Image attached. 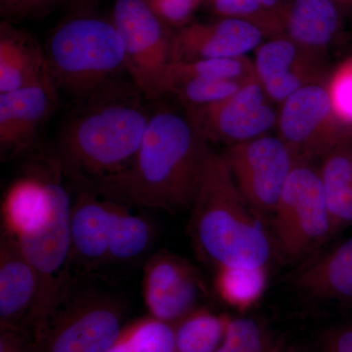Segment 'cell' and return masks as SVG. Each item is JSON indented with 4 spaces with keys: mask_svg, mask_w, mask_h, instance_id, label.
<instances>
[{
    "mask_svg": "<svg viewBox=\"0 0 352 352\" xmlns=\"http://www.w3.org/2000/svg\"><path fill=\"white\" fill-rule=\"evenodd\" d=\"M248 82L201 78H168L164 83V96L175 97L185 109L204 107L223 100Z\"/></svg>",
    "mask_w": 352,
    "mask_h": 352,
    "instance_id": "25",
    "label": "cell"
},
{
    "mask_svg": "<svg viewBox=\"0 0 352 352\" xmlns=\"http://www.w3.org/2000/svg\"><path fill=\"white\" fill-rule=\"evenodd\" d=\"M201 78L248 82L256 78V76L254 62L244 56L173 62L166 69L164 83L168 78Z\"/></svg>",
    "mask_w": 352,
    "mask_h": 352,
    "instance_id": "27",
    "label": "cell"
},
{
    "mask_svg": "<svg viewBox=\"0 0 352 352\" xmlns=\"http://www.w3.org/2000/svg\"><path fill=\"white\" fill-rule=\"evenodd\" d=\"M342 16L333 0H283L278 9L281 34L325 55L340 31Z\"/></svg>",
    "mask_w": 352,
    "mask_h": 352,
    "instance_id": "17",
    "label": "cell"
},
{
    "mask_svg": "<svg viewBox=\"0 0 352 352\" xmlns=\"http://www.w3.org/2000/svg\"><path fill=\"white\" fill-rule=\"evenodd\" d=\"M217 289L229 305L248 308L258 302L267 284L265 267H222L217 270Z\"/></svg>",
    "mask_w": 352,
    "mask_h": 352,
    "instance_id": "26",
    "label": "cell"
},
{
    "mask_svg": "<svg viewBox=\"0 0 352 352\" xmlns=\"http://www.w3.org/2000/svg\"><path fill=\"white\" fill-rule=\"evenodd\" d=\"M50 171L51 212L45 221L17 238L25 258L38 274V305L32 318V337L43 325L67 293L75 275L72 263V189L55 157Z\"/></svg>",
    "mask_w": 352,
    "mask_h": 352,
    "instance_id": "6",
    "label": "cell"
},
{
    "mask_svg": "<svg viewBox=\"0 0 352 352\" xmlns=\"http://www.w3.org/2000/svg\"><path fill=\"white\" fill-rule=\"evenodd\" d=\"M157 15L170 29L177 30L192 22L203 0H147Z\"/></svg>",
    "mask_w": 352,
    "mask_h": 352,
    "instance_id": "31",
    "label": "cell"
},
{
    "mask_svg": "<svg viewBox=\"0 0 352 352\" xmlns=\"http://www.w3.org/2000/svg\"><path fill=\"white\" fill-rule=\"evenodd\" d=\"M206 6L219 18H234L258 25L266 38L280 36L278 10L264 9L258 0H204Z\"/></svg>",
    "mask_w": 352,
    "mask_h": 352,
    "instance_id": "29",
    "label": "cell"
},
{
    "mask_svg": "<svg viewBox=\"0 0 352 352\" xmlns=\"http://www.w3.org/2000/svg\"><path fill=\"white\" fill-rule=\"evenodd\" d=\"M282 346L263 323L254 318L230 319L217 352H277Z\"/></svg>",
    "mask_w": 352,
    "mask_h": 352,
    "instance_id": "28",
    "label": "cell"
},
{
    "mask_svg": "<svg viewBox=\"0 0 352 352\" xmlns=\"http://www.w3.org/2000/svg\"><path fill=\"white\" fill-rule=\"evenodd\" d=\"M44 51L51 82L74 101L129 76L124 44L111 18L69 16L51 32Z\"/></svg>",
    "mask_w": 352,
    "mask_h": 352,
    "instance_id": "4",
    "label": "cell"
},
{
    "mask_svg": "<svg viewBox=\"0 0 352 352\" xmlns=\"http://www.w3.org/2000/svg\"><path fill=\"white\" fill-rule=\"evenodd\" d=\"M69 184L73 187L72 263L73 270L83 276L109 266V244L117 201L100 195L89 185Z\"/></svg>",
    "mask_w": 352,
    "mask_h": 352,
    "instance_id": "14",
    "label": "cell"
},
{
    "mask_svg": "<svg viewBox=\"0 0 352 352\" xmlns=\"http://www.w3.org/2000/svg\"><path fill=\"white\" fill-rule=\"evenodd\" d=\"M111 19L124 44L127 75L149 100H159L173 62V30L147 0H115Z\"/></svg>",
    "mask_w": 352,
    "mask_h": 352,
    "instance_id": "8",
    "label": "cell"
},
{
    "mask_svg": "<svg viewBox=\"0 0 352 352\" xmlns=\"http://www.w3.org/2000/svg\"><path fill=\"white\" fill-rule=\"evenodd\" d=\"M129 76L74 102L51 155L69 182L94 185L133 163L154 112Z\"/></svg>",
    "mask_w": 352,
    "mask_h": 352,
    "instance_id": "1",
    "label": "cell"
},
{
    "mask_svg": "<svg viewBox=\"0 0 352 352\" xmlns=\"http://www.w3.org/2000/svg\"><path fill=\"white\" fill-rule=\"evenodd\" d=\"M103 0H62V6L73 15L94 14Z\"/></svg>",
    "mask_w": 352,
    "mask_h": 352,
    "instance_id": "35",
    "label": "cell"
},
{
    "mask_svg": "<svg viewBox=\"0 0 352 352\" xmlns=\"http://www.w3.org/2000/svg\"><path fill=\"white\" fill-rule=\"evenodd\" d=\"M212 150L186 113L160 105L131 166L89 186L131 208L177 214L191 208Z\"/></svg>",
    "mask_w": 352,
    "mask_h": 352,
    "instance_id": "2",
    "label": "cell"
},
{
    "mask_svg": "<svg viewBox=\"0 0 352 352\" xmlns=\"http://www.w3.org/2000/svg\"><path fill=\"white\" fill-rule=\"evenodd\" d=\"M319 352H352V325L326 331L321 338Z\"/></svg>",
    "mask_w": 352,
    "mask_h": 352,
    "instance_id": "32",
    "label": "cell"
},
{
    "mask_svg": "<svg viewBox=\"0 0 352 352\" xmlns=\"http://www.w3.org/2000/svg\"><path fill=\"white\" fill-rule=\"evenodd\" d=\"M282 1H283V0H258L261 6H263L264 9H266V10L271 11V12L277 11L279 7L281 6Z\"/></svg>",
    "mask_w": 352,
    "mask_h": 352,
    "instance_id": "37",
    "label": "cell"
},
{
    "mask_svg": "<svg viewBox=\"0 0 352 352\" xmlns=\"http://www.w3.org/2000/svg\"><path fill=\"white\" fill-rule=\"evenodd\" d=\"M59 3H62V0H22L21 18L43 16Z\"/></svg>",
    "mask_w": 352,
    "mask_h": 352,
    "instance_id": "34",
    "label": "cell"
},
{
    "mask_svg": "<svg viewBox=\"0 0 352 352\" xmlns=\"http://www.w3.org/2000/svg\"><path fill=\"white\" fill-rule=\"evenodd\" d=\"M0 352H36V342L29 333L0 330Z\"/></svg>",
    "mask_w": 352,
    "mask_h": 352,
    "instance_id": "33",
    "label": "cell"
},
{
    "mask_svg": "<svg viewBox=\"0 0 352 352\" xmlns=\"http://www.w3.org/2000/svg\"><path fill=\"white\" fill-rule=\"evenodd\" d=\"M127 311L118 294L75 277L34 336L36 352H107L127 326Z\"/></svg>",
    "mask_w": 352,
    "mask_h": 352,
    "instance_id": "5",
    "label": "cell"
},
{
    "mask_svg": "<svg viewBox=\"0 0 352 352\" xmlns=\"http://www.w3.org/2000/svg\"><path fill=\"white\" fill-rule=\"evenodd\" d=\"M107 352H176L175 326L154 317L126 326Z\"/></svg>",
    "mask_w": 352,
    "mask_h": 352,
    "instance_id": "24",
    "label": "cell"
},
{
    "mask_svg": "<svg viewBox=\"0 0 352 352\" xmlns=\"http://www.w3.org/2000/svg\"><path fill=\"white\" fill-rule=\"evenodd\" d=\"M117 203L109 244V265L136 263L151 250L156 228L144 214Z\"/></svg>",
    "mask_w": 352,
    "mask_h": 352,
    "instance_id": "21",
    "label": "cell"
},
{
    "mask_svg": "<svg viewBox=\"0 0 352 352\" xmlns=\"http://www.w3.org/2000/svg\"><path fill=\"white\" fill-rule=\"evenodd\" d=\"M22 0H0V13L4 20L20 19Z\"/></svg>",
    "mask_w": 352,
    "mask_h": 352,
    "instance_id": "36",
    "label": "cell"
},
{
    "mask_svg": "<svg viewBox=\"0 0 352 352\" xmlns=\"http://www.w3.org/2000/svg\"><path fill=\"white\" fill-rule=\"evenodd\" d=\"M318 168L335 235L352 224V139L322 157Z\"/></svg>",
    "mask_w": 352,
    "mask_h": 352,
    "instance_id": "20",
    "label": "cell"
},
{
    "mask_svg": "<svg viewBox=\"0 0 352 352\" xmlns=\"http://www.w3.org/2000/svg\"><path fill=\"white\" fill-rule=\"evenodd\" d=\"M50 78L44 46L10 21L0 24V94Z\"/></svg>",
    "mask_w": 352,
    "mask_h": 352,
    "instance_id": "18",
    "label": "cell"
},
{
    "mask_svg": "<svg viewBox=\"0 0 352 352\" xmlns=\"http://www.w3.org/2000/svg\"><path fill=\"white\" fill-rule=\"evenodd\" d=\"M61 94L50 78L0 94V157L2 162L36 153L44 126L61 106Z\"/></svg>",
    "mask_w": 352,
    "mask_h": 352,
    "instance_id": "12",
    "label": "cell"
},
{
    "mask_svg": "<svg viewBox=\"0 0 352 352\" xmlns=\"http://www.w3.org/2000/svg\"><path fill=\"white\" fill-rule=\"evenodd\" d=\"M38 292V274L25 258L19 241L11 234L2 233L0 242L1 330L21 331L30 335Z\"/></svg>",
    "mask_w": 352,
    "mask_h": 352,
    "instance_id": "16",
    "label": "cell"
},
{
    "mask_svg": "<svg viewBox=\"0 0 352 352\" xmlns=\"http://www.w3.org/2000/svg\"><path fill=\"white\" fill-rule=\"evenodd\" d=\"M230 319L199 308L175 325L176 352H217Z\"/></svg>",
    "mask_w": 352,
    "mask_h": 352,
    "instance_id": "23",
    "label": "cell"
},
{
    "mask_svg": "<svg viewBox=\"0 0 352 352\" xmlns=\"http://www.w3.org/2000/svg\"><path fill=\"white\" fill-rule=\"evenodd\" d=\"M274 105L254 78L223 100L185 109V113L210 144L229 147L268 135L276 129L279 109Z\"/></svg>",
    "mask_w": 352,
    "mask_h": 352,
    "instance_id": "11",
    "label": "cell"
},
{
    "mask_svg": "<svg viewBox=\"0 0 352 352\" xmlns=\"http://www.w3.org/2000/svg\"><path fill=\"white\" fill-rule=\"evenodd\" d=\"M296 288L310 298L352 302V238L296 272Z\"/></svg>",
    "mask_w": 352,
    "mask_h": 352,
    "instance_id": "19",
    "label": "cell"
},
{
    "mask_svg": "<svg viewBox=\"0 0 352 352\" xmlns=\"http://www.w3.org/2000/svg\"><path fill=\"white\" fill-rule=\"evenodd\" d=\"M254 51V71L261 85L298 69L328 65L327 55L307 50L284 34L264 41Z\"/></svg>",
    "mask_w": 352,
    "mask_h": 352,
    "instance_id": "22",
    "label": "cell"
},
{
    "mask_svg": "<svg viewBox=\"0 0 352 352\" xmlns=\"http://www.w3.org/2000/svg\"><path fill=\"white\" fill-rule=\"evenodd\" d=\"M190 210L197 252L217 270L265 267L270 261L271 233L243 198L223 155L210 152Z\"/></svg>",
    "mask_w": 352,
    "mask_h": 352,
    "instance_id": "3",
    "label": "cell"
},
{
    "mask_svg": "<svg viewBox=\"0 0 352 352\" xmlns=\"http://www.w3.org/2000/svg\"><path fill=\"white\" fill-rule=\"evenodd\" d=\"M205 294L198 271L182 256L160 251L146 263L143 295L146 307L157 320L176 325L200 308Z\"/></svg>",
    "mask_w": 352,
    "mask_h": 352,
    "instance_id": "13",
    "label": "cell"
},
{
    "mask_svg": "<svg viewBox=\"0 0 352 352\" xmlns=\"http://www.w3.org/2000/svg\"><path fill=\"white\" fill-rule=\"evenodd\" d=\"M277 352H305L302 351V349H300V347L296 346H289V347H285L282 346L280 347L279 349H278Z\"/></svg>",
    "mask_w": 352,
    "mask_h": 352,
    "instance_id": "39",
    "label": "cell"
},
{
    "mask_svg": "<svg viewBox=\"0 0 352 352\" xmlns=\"http://www.w3.org/2000/svg\"><path fill=\"white\" fill-rule=\"evenodd\" d=\"M274 251L289 263L314 254L333 237L332 222L319 168L298 161L270 219Z\"/></svg>",
    "mask_w": 352,
    "mask_h": 352,
    "instance_id": "7",
    "label": "cell"
},
{
    "mask_svg": "<svg viewBox=\"0 0 352 352\" xmlns=\"http://www.w3.org/2000/svg\"><path fill=\"white\" fill-rule=\"evenodd\" d=\"M344 15L352 12V0H333Z\"/></svg>",
    "mask_w": 352,
    "mask_h": 352,
    "instance_id": "38",
    "label": "cell"
},
{
    "mask_svg": "<svg viewBox=\"0 0 352 352\" xmlns=\"http://www.w3.org/2000/svg\"><path fill=\"white\" fill-rule=\"evenodd\" d=\"M224 159L250 208L270 219L292 170L295 154L279 136L268 135L226 147Z\"/></svg>",
    "mask_w": 352,
    "mask_h": 352,
    "instance_id": "9",
    "label": "cell"
},
{
    "mask_svg": "<svg viewBox=\"0 0 352 352\" xmlns=\"http://www.w3.org/2000/svg\"><path fill=\"white\" fill-rule=\"evenodd\" d=\"M327 88L338 119L352 129V56L346 58L330 73Z\"/></svg>",
    "mask_w": 352,
    "mask_h": 352,
    "instance_id": "30",
    "label": "cell"
},
{
    "mask_svg": "<svg viewBox=\"0 0 352 352\" xmlns=\"http://www.w3.org/2000/svg\"><path fill=\"white\" fill-rule=\"evenodd\" d=\"M277 135L298 161L314 162L352 139V129L333 112L327 82L298 90L280 105Z\"/></svg>",
    "mask_w": 352,
    "mask_h": 352,
    "instance_id": "10",
    "label": "cell"
},
{
    "mask_svg": "<svg viewBox=\"0 0 352 352\" xmlns=\"http://www.w3.org/2000/svg\"><path fill=\"white\" fill-rule=\"evenodd\" d=\"M265 34L251 22L219 18L173 30V62L244 57L263 43ZM171 62V63H173Z\"/></svg>",
    "mask_w": 352,
    "mask_h": 352,
    "instance_id": "15",
    "label": "cell"
}]
</instances>
